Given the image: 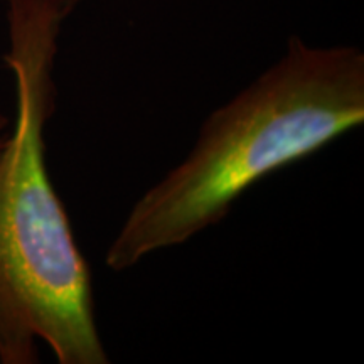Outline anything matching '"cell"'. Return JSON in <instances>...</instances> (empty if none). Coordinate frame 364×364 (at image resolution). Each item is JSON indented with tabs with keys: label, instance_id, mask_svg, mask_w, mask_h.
Returning <instances> with one entry per match:
<instances>
[{
	"label": "cell",
	"instance_id": "cell-3",
	"mask_svg": "<svg viewBox=\"0 0 364 364\" xmlns=\"http://www.w3.org/2000/svg\"><path fill=\"white\" fill-rule=\"evenodd\" d=\"M7 125H9V120L2 115V113H0V145H2L4 140H6V134H4V130L7 129Z\"/></svg>",
	"mask_w": 364,
	"mask_h": 364
},
{
	"label": "cell",
	"instance_id": "cell-1",
	"mask_svg": "<svg viewBox=\"0 0 364 364\" xmlns=\"http://www.w3.org/2000/svg\"><path fill=\"white\" fill-rule=\"evenodd\" d=\"M81 0H6L16 120L0 145V364H108L88 262L54 189L46 127L58 39Z\"/></svg>",
	"mask_w": 364,
	"mask_h": 364
},
{
	"label": "cell",
	"instance_id": "cell-2",
	"mask_svg": "<svg viewBox=\"0 0 364 364\" xmlns=\"http://www.w3.org/2000/svg\"><path fill=\"white\" fill-rule=\"evenodd\" d=\"M364 124V56L297 38L206 117L188 156L132 204L105 263L125 272L216 226L255 184Z\"/></svg>",
	"mask_w": 364,
	"mask_h": 364
}]
</instances>
